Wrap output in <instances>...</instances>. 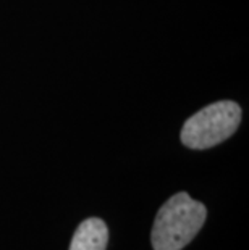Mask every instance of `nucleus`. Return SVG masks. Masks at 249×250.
<instances>
[{
	"label": "nucleus",
	"instance_id": "f257e3e1",
	"mask_svg": "<svg viewBox=\"0 0 249 250\" xmlns=\"http://www.w3.org/2000/svg\"><path fill=\"white\" fill-rule=\"evenodd\" d=\"M207 218L204 204L186 192L172 195L157 211L152 225L151 242L154 250H183L198 236Z\"/></svg>",
	"mask_w": 249,
	"mask_h": 250
},
{
	"label": "nucleus",
	"instance_id": "f03ea898",
	"mask_svg": "<svg viewBox=\"0 0 249 250\" xmlns=\"http://www.w3.org/2000/svg\"><path fill=\"white\" fill-rule=\"evenodd\" d=\"M240 123L241 108L236 102H214L186 120L181 129V142L194 150L215 147L235 134Z\"/></svg>",
	"mask_w": 249,
	"mask_h": 250
},
{
	"label": "nucleus",
	"instance_id": "7ed1b4c3",
	"mask_svg": "<svg viewBox=\"0 0 249 250\" xmlns=\"http://www.w3.org/2000/svg\"><path fill=\"white\" fill-rule=\"evenodd\" d=\"M109 228L100 218H88L76 228L70 250H107Z\"/></svg>",
	"mask_w": 249,
	"mask_h": 250
}]
</instances>
